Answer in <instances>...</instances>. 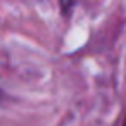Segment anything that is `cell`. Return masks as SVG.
Masks as SVG:
<instances>
[{"mask_svg":"<svg viewBox=\"0 0 126 126\" xmlns=\"http://www.w3.org/2000/svg\"><path fill=\"white\" fill-rule=\"evenodd\" d=\"M59 2H61V7H62V12L67 14V12L71 11L73 4H74V0H59Z\"/></svg>","mask_w":126,"mask_h":126,"instance_id":"6da1fadb","label":"cell"},{"mask_svg":"<svg viewBox=\"0 0 126 126\" xmlns=\"http://www.w3.org/2000/svg\"><path fill=\"white\" fill-rule=\"evenodd\" d=\"M123 126H126V119H124V123H123Z\"/></svg>","mask_w":126,"mask_h":126,"instance_id":"7a4b0ae2","label":"cell"}]
</instances>
